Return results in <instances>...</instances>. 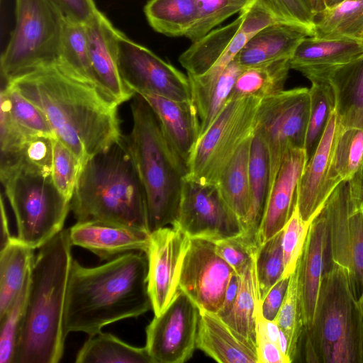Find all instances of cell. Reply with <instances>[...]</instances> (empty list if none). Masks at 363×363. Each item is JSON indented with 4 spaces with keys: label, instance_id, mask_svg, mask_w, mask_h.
I'll return each instance as SVG.
<instances>
[{
    "label": "cell",
    "instance_id": "cell-30",
    "mask_svg": "<svg viewBox=\"0 0 363 363\" xmlns=\"http://www.w3.org/2000/svg\"><path fill=\"white\" fill-rule=\"evenodd\" d=\"M34 250L16 236L1 247L0 316L11 305L29 276Z\"/></svg>",
    "mask_w": 363,
    "mask_h": 363
},
{
    "label": "cell",
    "instance_id": "cell-15",
    "mask_svg": "<svg viewBox=\"0 0 363 363\" xmlns=\"http://www.w3.org/2000/svg\"><path fill=\"white\" fill-rule=\"evenodd\" d=\"M235 274L218 255L213 241L190 238L181 267L178 289L184 292L200 310L218 314Z\"/></svg>",
    "mask_w": 363,
    "mask_h": 363
},
{
    "label": "cell",
    "instance_id": "cell-42",
    "mask_svg": "<svg viewBox=\"0 0 363 363\" xmlns=\"http://www.w3.org/2000/svg\"><path fill=\"white\" fill-rule=\"evenodd\" d=\"M247 7L233 0H196V19L185 37L195 42Z\"/></svg>",
    "mask_w": 363,
    "mask_h": 363
},
{
    "label": "cell",
    "instance_id": "cell-25",
    "mask_svg": "<svg viewBox=\"0 0 363 363\" xmlns=\"http://www.w3.org/2000/svg\"><path fill=\"white\" fill-rule=\"evenodd\" d=\"M313 36L308 28L292 23H275L251 37L236 56L244 69L290 58L299 43Z\"/></svg>",
    "mask_w": 363,
    "mask_h": 363
},
{
    "label": "cell",
    "instance_id": "cell-58",
    "mask_svg": "<svg viewBox=\"0 0 363 363\" xmlns=\"http://www.w3.org/2000/svg\"><path fill=\"white\" fill-rule=\"evenodd\" d=\"M313 16L325 9L323 0H303Z\"/></svg>",
    "mask_w": 363,
    "mask_h": 363
},
{
    "label": "cell",
    "instance_id": "cell-53",
    "mask_svg": "<svg viewBox=\"0 0 363 363\" xmlns=\"http://www.w3.org/2000/svg\"><path fill=\"white\" fill-rule=\"evenodd\" d=\"M289 280V277L281 278L261 301V313L265 319L274 320L277 317L287 290Z\"/></svg>",
    "mask_w": 363,
    "mask_h": 363
},
{
    "label": "cell",
    "instance_id": "cell-27",
    "mask_svg": "<svg viewBox=\"0 0 363 363\" xmlns=\"http://www.w3.org/2000/svg\"><path fill=\"white\" fill-rule=\"evenodd\" d=\"M269 160L262 137L254 131L249 162V210L240 236L251 246L259 247V232L269 192Z\"/></svg>",
    "mask_w": 363,
    "mask_h": 363
},
{
    "label": "cell",
    "instance_id": "cell-48",
    "mask_svg": "<svg viewBox=\"0 0 363 363\" xmlns=\"http://www.w3.org/2000/svg\"><path fill=\"white\" fill-rule=\"evenodd\" d=\"M279 22L296 24L312 32L313 15L303 0H256Z\"/></svg>",
    "mask_w": 363,
    "mask_h": 363
},
{
    "label": "cell",
    "instance_id": "cell-10",
    "mask_svg": "<svg viewBox=\"0 0 363 363\" xmlns=\"http://www.w3.org/2000/svg\"><path fill=\"white\" fill-rule=\"evenodd\" d=\"M260 99H230L207 130L200 136L188 160L186 177L217 184L231 158L254 134Z\"/></svg>",
    "mask_w": 363,
    "mask_h": 363
},
{
    "label": "cell",
    "instance_id": "cell-29",
    "mask_svg": "<svg viewBox=\"0 0 363 363\" xmlns=\"http://www.w3.org/2000/svg\"><path fill=\"white\" fill-rule=\"evenodd\" d=\"M256 252L238 274V291L231 308L219 315L236 333L255 346L256 315L261 301L255 269Z\"/></svg>",
    "mask_w": 363,
    "mask_h": 363
},
{
    "label": "cell",
    "instance_id": "cell-57",
    "mask_svg": "<svg viewBox=\"0 0 363 363\" xmlns=\"http://www.w3.org/2000/svg\"><path fill=\"white\" fill-rule=\"evenodd\" d=\"M359 333V362H363V291L356 302Z\"/></svg>",
    "mask_w": 363,
    "mask_h": 363
},
{
    "label": "cell",
    "instance_id": "cell-40",
    "mask_svg": "<svg viewBox=\"0 0 363 363\" xmlns=\"http://www.w3.org/2000/svg\"><path fill=\"white\" fill-rule=\"evenodd\" d=\"M1 94L6 99L11 117L26 134L30 136L55 138L41 110L14 87L4 83Z\"/></svg>",
    "mask_w": 363,
    "mask_h": 363
},
{
    "label": "cell",
    "instance_id": "cell-23",
    "mask_svg": "<svg viewBox=\"0 0 363 363\" xmlns=\"http://www.w3.org/2000/svg\"><path fill=\"white\" fill-rule=\"evenodd\" d=\"M363 55V42L350 39L303 38L290 57V67L309 81L325 77L333 68Z\"/></svg>",
    "mask_w": 363,
    "mask_h": 363
},
{
    "label": "cell",
    "instance_id": "cell-50",
    "mask_svg": "<svg viewBox=\"0 0 363 363\" xmlns=\"http://www.w3.org/2000/svg\"><path fill=\"white\" fill-rule=\"evenodd\" d=\"M215 250L238 274L257 252V247L250 245L241 236L213 241Z\"/></svg>",
    "mask_w": 363,
    "mask_h": 363
},
{
    "label": "cell",
    "instance_id": "cell-35",
    "mask_svg": "<svg viewBox=\"0 0 363 363\" xmlns=\"http://www.w3.org/2000/svg\"><path fill=\"white\" fill-rule=\"evenodd\" d=\"M144 13L156 32L169 37L186 36L196 16V0H149Z\"/></svg>",
    "mask_w": 363,
    "mask_h": 363
},
{
    "label": "cell",
    "instance_id": "cell-14",
    "mask_svg": "<svg viewBox=\"0 0 363 363\" xmlns=\"http://www.w3.org/2000/svg\"><path fill=\"white\" fill-rule=\"evenodd\" d=\"M118 68L123 83L135 93L191 100L187 74L121 31L118 38Z\"/></svg>",
    "mask_w": 363,
    "mask_h": 363
},
{
    "label": "cell",
    "instance_id": "cell-26",
    "mask_svg": "<svg viewBox=\"0 0 363 363\" xmlns=\"http://www.w3.org/2000/svg\"><path fill=\"white\" fill-rule=\"evenodd\" d=\"M159 118L172 145L187 164L199 138V120L191 100L177 101L152 94H139Z\"/></svg>",
    "mask_w": 363,
    "mask_h": 363
},
{
    "label": "cell",
    "instance_id": "cell-22",
    "mask_svg": "<svg viewBox=\"0 0 363 363\" xmlns=\"http://www.w3.org/2000/svg\"><path fill=\"white\" fill-rule=\"evenodd\" d=\"M72 246L84 248L102 261H108L124 254L145 252L150 233L97 221L77 222L69 228Z\"/></svg>",
    "mask_w": 363,
    "mask_h": 363
},
{
    "label": "cell",
    "instance_id": "cell-59",
    "mask_svg": "<svg viewBox=\"0 0 363 363\" xmlns=\"http://www.w3.org/2000/svg\"><path fill=\"white\" fill-rule=\"evenodd\" d=\"M345 0H323L325 9L334 7Z\"/></svg>",
    "mask_w": 363,
    "mask_h": 363
},
{
    "label": "cell",
    "instance_id": "cell-56",
    "mask_svg": "<svg viewBox=\"0 0 363 363\" xmlns=\"http://www.w3.org/2000/svg\"><path fill=\"white\" fill-rule=\"evenodd\" d=\"M1 247H4L13 237L11 234L9 220L6 211L4 197L1 195Z\"/></svg>",
    "mask_w": 363,
    "mask_h": 363
},
{
    "label": "cell",
    "instance_id": "cell-54",
    "mask_svg": "<svg viewBox=\"0 0 363 363\" xmlns=\"http://www.w3.org/2000/svg\"><path fill=\"white\" fill-rule=\"evenodd\" d=\"M348 182L354 203L363 211V164Z\"/></svg>",
    "mask_w": 363,
    "mask_h": 363
},
{
    "label": "cell",
    "instance_id": "cell-24",
    "mask_svg": "<svg viewBox=\"0 0 363 363\" xmlns=\"http://www.w3.org/2000/svg\"><path fill=\"white\" fill-rule=\"evenodd\" d=\"M196 348L220 363H257V347L217 314L200 310Z\"/></svg>",
    "mask_w": 363,
    "mask_h": 363
},
{
    "label": "cell",
    "instance_id": "cell-28",
    "mask_svg": "<svg viewBox=\"0 0 363 363\" xmlns=\"http://www.w3.org/2000/svg\"><path fill=\"white\" fill-rule=\"evenodd\" d=\"M325 77L333 89L340 125L363 130V55L331 69Z\"/></svg>",
    "mask_w": 363,
    "mask_h": 363
},
{
    "label": "cell",
    "instance_id": "cell-46",
    "mask_svg": "<svg viewBox=\"0 0 363 363\" xmlns=\"http://www.w3.org/2000/svg\"><path fill=\"white\" fill-rule=\"evenodd\" d=\"M30 274L6 313L0 316V363H12L17 335L23 318Z\"/></svg>",
    "mask_w": 363,
    "mask_h": 363
},
{
    "label": "cell",
    "instance_id": "cell-19",
    "mask_svg": "<svg viewBox=\"0 0 363 363\" xmlns=\"http://www.w3.org/2000/svg\"><path fill=\"white\" fill-rule=\"evenodd\" d=\"M85 26L91 67L98 84L119 105L128 101L135 93L123 83L118 68L121 30L99 10Z\"/></svg>",
    "mask_w": 363,
    "mask_h": 363
},
{
    "label": "cell",
    "instance_id": "cell-31",
    "mask_svg": "<svg viewBox=\"0 0 363 363\" xmlns=\"http://www.w3.org/2000/svg\"><path fill=\"white\" fill-rule=\"evenodd\" d=\"M313 36L363 42V0H345L315 14Z\"/></svg>",
    "mask_w": 363,
    "mask_h": 363
},
{
    "label": "cell",
    "instance_id": "cell-20",
    "mask_svg": "<svg viewBox=\"0 0 363 363\" xmlns=\"http://www.w3.org/2000/svg\"><path fill=\"white\" fill-rule=\"evenodd\" d=\"M327 222L321 211L310 225L298 263V289L304 332L313 327L328 247Z\"/></svg>",
    "mask_w": 363,
    "mask_h": 363
},
{
    "label": "cell",
    "instance_id": "cell-52",
    "mask_svg": "<svg viewBox=\"0 0 363 363\" xmlns=\"http://www.w3.org/2000/svg\"><path fill=\"white\" fill-rule=\"evenodd\" d=\"M65 16L77 22L86 24L98 12L94 0H52Z\"/></svg>",
    "mask_w": 363,
    "mask_h": 363
},
{
    "label": "cell",
    "instance_id": "cell-6",
    "mask_svg": "<svg viewBox=\"0 0 363 363\" xmlns=\"http://www.w3.org/2000/svg\"><path fill=\"white\" fill-rule=\"evenodd\" d=\"M0 179L18 240L36 250L63 230L71 201L58 191L51 176L11 165L0 167Z\"/></svg>",
    "mask_w": 363,
    "mask_h": 363
},
{
    "label": "cell",
    "instance_id": "cell-39",
    "mask_svg": "<svg viewBox=\"0 0 363 363\" xmlns=\"http://www.w3.org/2000/svg\"><path fill=\"white\" fill-rule=\"evenodd\" d=\"M274 320L288 339V357L292 362L296 357L298 343L304 332L299 298L298 264L289 276L284 298Z\"/></svg>",
    "mask_w": 363,
    "mask_h": 363
},
{
    "label": "cell",
    "instance_id": "cell-21",
    "mask_svg": "<svg viewBox=\"0 0 363 363\" xmlns=\"http://www.w3.org/2000/svg\"><path fill=\"white\" fill-rule=\"evenodd\" d=\"M307 162L303 148H291L285 153L269 189L259 232L260 245L281 231L296 204L297 188Z\"/></svg>",
    "mask_w": 363,
    "mask_h": 363
},
{
    "label": "cell",
    "instance_id": "cell-55",
    "mask_svg": "<svg viewBox=\"0 0 363 363\" xmlns=\"http://www.w3.org/2000/svg\"><path fill=\"white\" fill-rule=\"evenodd\" d=\"M238 274H235L232 277L229 286L228 288L225 302L221 311L218 313V315L221 316L227 313L231 308L238 291Z\"/></svg>",
    "mask_w": 363,
    "mask_h": 363
},
{
    "label": "cell",
    "instance_id": "cell-3",
    "mask_svg": "<svg viewBox=\"0 0 363 363\" xmlns=\"http://www.w3.org/2000/svg\"><path fill=\"white\" fill-rule=\"evenodd\" d=\"M72 247L69 229H63L38 249L12 363H57L62 359Z\"/></svg>",
    "mask_w": 363,
    "mask_h": 363
},
{
    "label": "cell",
    "instance_id": "cell-16",
    "mask_svg": "<svg viewBox=\"0 0 363 363\" xmlns=\"http://www.w3.org/2000/svg\"><path fill=\"white\" fill-rule=\"evenodd\" d=\"M200 309L178 289L167 307L146 327V343L155 363H184L196 348Z\"/></svg>",
    "mask_w": 363,
    "mask_h": 363
},
{
    "label": "cell",
    "instance_id": "cell-1",
    "mask_svg": "<svg viewBox=\"0 0 363 363\" xmlns=\"http://www.w3.org/2000/svg\"><path fill=\"white\" fill-rule=\"evenodd\" d=\"M4 83L41 110L55 138L82 165L122 139L116 101L57 59Z\"/></svg>",
    "mask_w": 363,
    "mask_h": 363
},
{
    "label": "cell",
    "instance_id": "cell-36",
    "mask_svg": "<svg viewBox=\"0 0 363 363\" xmlns=\"http://www.w3.org/2000/svg\"><path fill=\"white\" fill-rule=\"evenodd\" d=\"M310 82V113L304 146L307 161L317 148L335 109V94L328 79L315 78Z\"/></svg>",
    "mask_w": 363,
    "mask_h": 363
},
{
    "label": "cell",
    "instance_id": "cell-47",
    "mask_svg": "<svg viewBox=\"0 0 363 363\" xmlns=\"http://www.w3.org/2000/svg\"><path fill=\"white\" fill-rule=\"evenodd\" d=\"M310 225L311 223L303 220L296 204L291 217L282 229L284 266L282 277H289L296 269Z\"/></svg>",
    "mask_w": 363,
    "mask_h": 363
},
{
    "label": "cell",
    "instance_id": "cell-5",
    "mask_svg": "<svg viewBox=\"0 0 363 363\" xmlns=\"http://www.w3.org/2000/svg\"><path fill=\"white\" fill-rule=\"evenodd\" d=\"M133 128L123 142L143 185L148 227L152 232L177 218L187 164L169 140L148 102L135 93L130 104Z\"/></svg>",
    "mask_w": 363,
    "mask_h": 363
},
{
    "label": "cell",
    "instance_id": "cell-2",
    "mask_svg": "<svg viewBox=\"0 0 363 363\" xmlns=\"http://www.w3.org/2000/svg\"><path fill=\"white\" fill-rule=\"evenodd\" d=\"M147 272V257L142 251L91 267L73 259L63 316L65 336L73 332L94 335L106 325L152 310Z\"/></svg>",
    "mask_w": 363,
    "mask_h": 363
},
{
    "label": "cell",
    "instance_id": "cell-45",
    "mask_svg": "<svg viewBox=\"0 0 363 363\" xmlns=\"http://www.w3.org/2000/svg\"><path fill=\"white\" fill-rule=\"evenodd\" d=\"M82 164L63 143L52 138L51 178L58 191L71 201Z\"/></svg>",
    "mask_w": 363,
    "mask_h": 363
},
{
    "label": "cell",
    "instance_id": "cell-13",
    "mask_svg": "<svg viewBox=\"0 0 363 363\" xmlns=\"http://www.w3.org/2000/svg\"><path fill=\"white\" fill-rule=\"evenodd\" d=\"M189 238L216 241L242 233V224L224 200L217 184L186 177L179 208L172 225Z\"/></svg>",
    "mask_w": 363,
    "mask_h": 363
},
{
    "label": "cell",
    "instance_id": "cell-7",
    "mask_svg": "<svg viewBox=\"0 0 363 363\" xmlns=\"http://www.w3.org/2000/svg\"><path fill=\"white\" fill-rule=\"evenodd\" d=\"M357 300L347 272L333 262L325 266L315 319L306 333V345L328 363L359 362Z\"/></svg>",
    "mask_w": 363,
    "mask_h": 363
},
{
    "label": "cell",
    "instance_id": "cell-44",
    "mask_svg": "<svg viewBox=\"0 0 363 363\" xmlns=\"http://www.w3.org/2000/svg\"><path fill=\"white\" fill-rule=\"evenodd\" d=\"M52 138L47 136L30 138L19 152L1 156L0 166L21 165L43 174L51 176Z\"/></svg>",
    "mask_w": 363,
    "mask_h": 363
},
{
    "label": "cell",
    "instance_id": "cell-8",
    "mask_svg": "<svg viewBox=\"0 0 363 363\" xmlns=\"http://www.w3.org/2000/svg\"><path fill=\"white\" fill-rule=\"evenodd\" d=\"M279 22L256 0L230 23L215 28L179 57L189 80L196 109L206 101L221 74L248 40L262 28Z\"/></svg>",
    "mask_w": 363,
    "mask_h": 363
},
{
    "label": "cell",
    "instance_id": "cell-11",
    "mask_svg": "<svg viewBox=\"0 0 363 363\" xmlns=\"http://www.w3.org/2000/svg\"><path fill=\"white\" fill-rule=\"evenodd\" d=\"M310 113L309 89L298 87L261 100L255 132L263 139L269 160V189L291 148H303Z\"/></svg>",
    "mask_w": 363,
    "mask_h": 363
},
{
    "label": "cell",
    "instance_id": "cell-32",
    "mask_svg": "<svg viewBox=\"0 0 363 363\" xmlns=\"http://www.w3.org/2000/svg\"><path fill=\"white\" fill-rule=\"evenodd\" d=\"M253 135L223 169L217 185L226 203L243 224L249 210V162Z\"/></svg>",
    "mask_w": 363,
    "mask_h": 363
},
{
    "label": "cell",
    "instance_id": "cell-41",
    "mask_svg": "<svg viewBox=\"0 0 363 363\" xmlns=\"http://www.w3.org/2000/svg\"><path fill=\"white\" fill-rule=\"evenodd\" d=\"M282 234L281 230L261 244L256 252L255 269L261 301L284 274Z\"/></svg>",
    "mask_w": 363,
    "mask_h": 363
},
{
    "label": "cell",
    "instance_id": "cell-51",
    "mask_svg": "<svg viewBox=\"0 0 363 363\" xmlns=\"http://www.w3.org/2000/svg\"><path fill=\"white\" fill-rule=\"evenodd\" d=\"M256 346L257 363H290L279 345L274 342L266 332L261 313V301L259 303L256 315Z\"/></svg>",
    "mask_w": 363,
    "mask_h": 363
},
{
    "label": "cell",
    "instance_id": "cell-33",
    "mask_svg": "<svg viewBox=\"0 0 363 363\" xmlns=\"http://www.w3.org/2000/svg\"><path fill=\"white\" fill-rule=\"evenodd\" d=\"M290 58L242 69L230 99L253 96L260 99L284 90L290 67Z\"/></svg>",
    "mask_w": 363,
    "mask_h": 363
},
{
    "label": "cell",
    "instance_id": "cell-49",
    "mask_svg": "<svg viewBox=\"0 0 363 363\" xmlns=\"http://www.w3.org/2000/svg\"><path fill=\"white\" fill-rule=\"evenodd\" d=\"M1 156L16 153L32 137L26 134L11 117L4 96L0 94Z\"/></svg>",
    "mask_w": 363,
    "mask_h": 363
},
{
    "label": "cell",
    "instance_id": "cell-12",
    "mask_svg": "<svg viewBox=\"0 0 363 363\" xmlns=\"http://www.w3.org/2000/svg\"><path fill=\"white\" fill-rule=\"evenodd\" d=\"M322 211L327 222L330 261L347 272L357 301L363 291V211L354 203L348 181L335 188Z\"/></svg>",
    "mask_w": 363,
    "mask_h": 363
},
{
    "label": "cell",
    "instance_id": "cell-18",
    "mask_svg": "<svg viewBox=\"0 0 363 363\" xmlns=\"http://www.w3.org/2000/svg\"><path fill=\"white\" fill-rule=\"evenodd\" d=\"M340 128V124L335 109L298 182L296 204L301 218L309 223L318 216L330 194L339 184L333 177L332 160Z\"/></svg>",
    "mask_w": 363,
    "mask_h": 363
},
{
    "label": "cell",
    "instance_id": "cell-38",
    "mask_svg": "<svg viewBox=\"0 0 363 363\" xmlns=\"http://www.w3.org/2000/svg\"><path fill=\"white\" fill-rule=\"evenodd\" d=\"M57 60L100 87L91 67L85 24L66 17Z\"/></svg>",
    "mask_w": 363,
    "mask_h": 363
},
{
    "label": "cell",
    "instance_id": "cell-37",
    "mask_svg": "<svg viewBox=\"0 0 363 363\" xmlns=\"http://www.w3.org/2000/svg\"><path fill=\"white\" fill-rule=\"evenodd\" d=\"M363 164V130L342 128L338 131L332 160L336 183L350 181Z\"/></svg>",
    "mask_w": 363,
    "mask_h": 363
},
{
    "label": "cell",
    "instance_id": "cell-9",
    "mask_svg": "<svg viewBox=\"0 0 363 363\" xmlns=\"http://www.w3.org/2000/svg\"><path fill=\"white\" fill-rule=\"evenodd\" d=\"M15 3V26L1 56L4 82L57 59L66 18L52 0Z\"/></svg>",
    "mask_w": 363,
    "mask_h": 363
},
{
    "label": "cell",
    "instance_id": "cell-34",
    "mask_svg": "<svg viewBox=\"0 0 363 363\" xmlns=\"http://www.w3.org/2000/svg\"><path fill=\"white\" fill-rule=\"evenodd\" d=\"M77 363H155L146 347L129 345L102 331L89 338L78 351Z\"/></svg>",
    "mask_w": 363,
    "mask_h": 363
},
{
    "label": "cell",
    "instance_id": "cell-60",
    "mask_svg": "<svg viewBox=\"0 0 363 363\" xmlns=\"http://www.w3.org/2000/svg\"><path fill=\"white\" fill-rule=\"evenodd\" d=\"M246 7L250 6L255 0H233Z\"/></svg>",
    "mask_w": 363,
    "mask_h": 363
},
{
    "label": "cell",
    "instance_id": "cell-43",
    "mask_svg": "<svg viewBox=\"0 0 363 363\" xmlns=\"http://www.w3.org/2000/svg\"><path fill=\"white\" fill-rule=\"evenodd\" d=\"M242 69L235 57L224 70L204 104L197 110L200 125L199 138L229 101L235 82Z\"/></svg>",
    "mask_w": 363,
    "mask_h": 363
},
{
    "label": "cell",
    "instance_id": "cell-4",
    "mask_svg": "<svg viewBox=\"0 0 363 363\" xmlns=\"http://www.w3.org/2000/svg\"><path fill=\"white\" fill-rule=\"evenodd\" d=\"M70 208L77 222H102L150 233L145 189L123 137L82 165Z\"/></svg>",
    "mask_w": 363,
    "mask_h": 363
},
{
    "label": "cell",
    "instance_id": "cell-17",
    "mask_svg": "<svg viewBox=\"0 0 363 363\" xmlns=\"http://www.w3.org/2000/svg\"><path fill=\"white\" fill-rule=\"evenodd\" d=\"M190 238L174 227L150 233L145 252L147 286L155 315H160L178 290L179 278Z\"/></svg>",
    "mask_w": 363,
    "mask_h": 363
}]
</instances>
